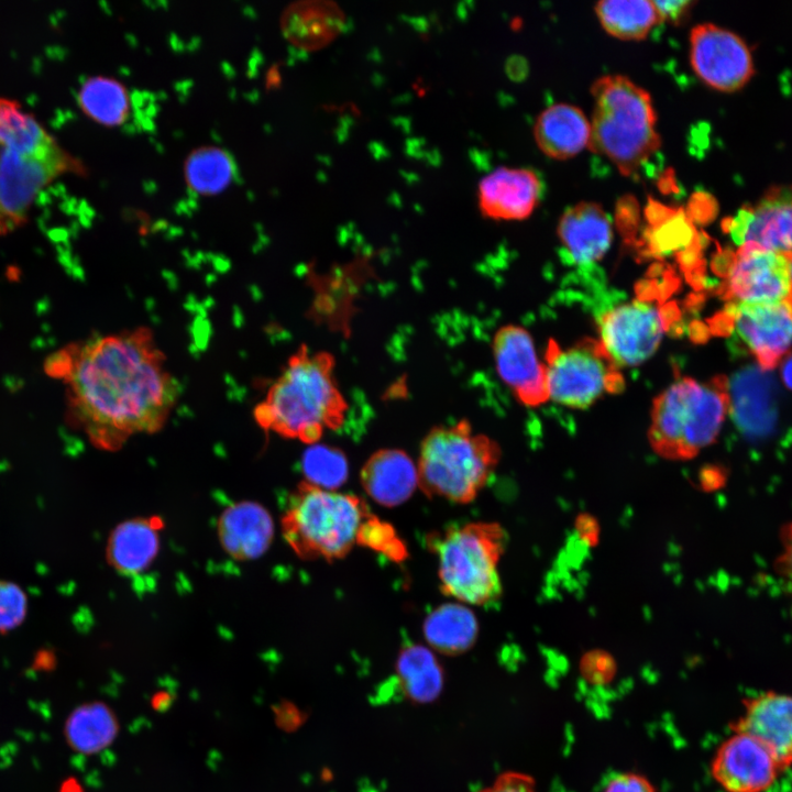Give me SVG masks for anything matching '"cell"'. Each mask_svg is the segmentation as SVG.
Masks as SVG:
<instances>
[{"mask_svg": "<svg viewBox=\"0 0 792 792\" xmlns=\"http://www.w3.org/2000/svg\"><path fill=\"white\" fill-rule=\"evenodd\" d=\"M396 673L404 694L415 703H430L441 692L442 668L425 646H406L398 654Z\"/></svg>", "mask_w": 792, "mask_h": 792, "instance_id": "4316f807", "label": "cell"}, {"mask_svg": "<svg viewBox=\"0 0 792 792\" xmlns=\"http://www.w3.org/2000/svg\"><path fill=\"white\" fill-rule=\"evenodd\" d=\"M727 268L724 296L732 302L789 300L787 255L747 243L730 254Z\"/></svg>", "mask_w": 792, "mask_h": 792, "instance_id": "4fadbf2b", "label": "cell"}, {"mask_svg": "<svg viewBox=\"0 0 792 792\" xmlns=\"http://www.w3.org/2000/svg\"><path fill=\"white\" fill-rule=\"evenodd\" d=\"M690 59L706 85L725 92L740 89L755 73L754 58L744 38L713 23L692 29Z\"/></svg>", "mask_w": 792, "mask_h": 792, "instance_id": "8fae6325", "label": "cell"}, {"mask_svg": "<svg viewBox=\"0 0 792 792\" xmlns=\"http://www.w3.org/2000/svg\"><path fill=\"white\" fill-rule=\"evenodd\" d=\"M492 343L496 371L516 398L527 406L548 400L546 366L538 360L528 331L507 324L496 331Z\"/></svg>", "mask_w": 792, "mask_h": 792, "instance_id": "2e32d148", "label": "cell"}, {"mask_svg": "<svg viewBox=\"0 0 792 792\" xmlns=\"http://www.w3.org/2000/svg\"><path fill=\"white\" fill-rule=\"evenodd\" d=\"M65 172L85 173V166L55 138L32 153L0 145V233L23 223L37 191Z\"/></svg>", "mask_w": 792, "mask_h": 792, "instance_id": "9c48e42d", "label": "cell"}, {"mask_svg": "<svg viewBox=\"0 0 792 792\" xmlns=\"http://www.w3.org/2000/svg\"><path fill=\"white\" fill-rule=\"evenodd\" d=\"M28 614V596L12 581L0 580V634L18 628Z\"/></svg>", "mask_w": 792, "mask_h": 792, "instance_id": "836d02e7", "label": "cell"}, {"mask_svg": "<svg viewBox=\"0 0 792 792\" xmlns=\"http://www.w3.org/2000/svg\"><path fill=\"white\" fill-rule=\"evenodd\" d=\"M780 542V552L774 561V568L792 590V522L784 525L781 529Z\"/></svg>", "mask_w": 792, "mask_h": 792, "instance_id": "74e56055", "label": "cell"}, {"mask_svg": "<svg viewBox=\"0 0 792 792\" xmlns=\"http://www.w3.org/2000/svg\"><path fill=\"white\" fill-rule=\"evenodd\" d=\"M591 94L594 110L587 147L609 158L623 175H634L661 145L650 95L622 75L598 78Z\"/></svg>", "mask_w": 792, "mask_h": 792, "instance_id": "3957f363", "label": "cell"}, {"mask_svg": "<svg viewBox=\"0 0 792 792\" xmlns=\"http://www.w3.org/2000/svg\"><path fill=\"white\" fill-rule=\"evenodd\" d=\"M729 409L727 380L675 381L653 400L649 440L661 457L685 460L718 436Z\"/></svg>", "mask_w": 792, "mask_h": 792, "instance_id": "277c9868", "label": "cell"}, {"mask_svg": "<svg viewBox=\"0 0 792 792\" xmlns=\"http://www.w3.org/2000/svg\"><path fill=\"white\" fill-rule=\"evenodd\" d=\"M788 262V279H789V301L792 302V254L787 255Z\"/></svg>", "mask_w": 792, "mask_h": 792, "instance_id": "b9f144b4", "label": "cell"}, {"mask_svg": "<svg viewBox=\"0 0 792 792\" xmlns=\"http://www.w3.org/2000/svg\"><path fill=\"white\" fill-rule=\"evenodd\" d=\"M119 725L113 712L103 703H86L68 716L65 738L74 750L92 755L108 747L117 736Z\"/></svg>", "mask_w": 792, "mask_h": 792, "instance_id": "83f0119b", "label": "cell"}, {"mask_svg": "<svg viewBox=\"0 0 792 792\" xmlns=\"http://www.w3.org/2000/svg\"><path fill=\"white\" fill-rule=\"evenodd\" d=\"M580 671L587 683L605 685L615 678L616 662L608 652L593 650L582 657Z\"/></svg>", "mask_w": 792, "mask_h": 792, "instance_id": "e575fe53", "label": "cell"}, {"mask_svg": "<svg viewBox=\"0 0 792 792\" xmlns=\"http://www.w3.org/2000/svg\"><path fill=\"white\" fill-rule=\"evenodd\" d=\"M429 646L443 654H460L475 642L479 625L474 613L464 605L447 603L436 607L424 622Z\"/></svg>", "mask_w": 792, "mask_h": 792, "instance_id": "484cf974", "label": "cell"}, {"mask_svg": "<svg viewBox=\"0 0 792 792\" xmlns=\"http://www.w3.org/2000/svg\"><path fill=\"white\" fill-rule=\"evenodd\" d=\"M219 537L224 549L238 559L261 556L273 538V522L258 504L244 502L228 508L219 521Z\"/></svg>", "mask_w": 792, "mask_h": 792, "instance_id": "603a6c76", "label": "cell"}, {"mask_svg": "<svg viewBox=\"0 0 792 792\" xmlns=\"http://www.w3.org/2000/svg\"><path fill=\"white\" fill-rule=\"evenodd\" d=\"M334 366L330 352L298 348L255 407L256 422L266 431L308 444L317 443L326 430L339 429L349 404Z\"/></svg>", "mask_w": 792, "mask_h": 792, "instance_id": "7a4b0ae2", "label": "cell"}, {"mask_svg": "<svg viewBox=\"0 0 792 792\" xmlns=\"http://www.w3.org/2000/svg\"><path fill=\"white\" fill-rule=\"evenodd\" d=\"M501 457L498 444L475 433L469 420L433 427L417 461L419 486L430 497L470 503L484 487Z\"/></svg>", "mask_w": 792, "mask_h": 792, "instance_id": "5b68a950", "label": "cell"}, {"mask_svg": "<svg viewBox=\"0 0 792 792\" xmlns=\"http://www.w3.org/2000/svg\"><path fill=\"white\" fill-rule=\"evenodd\" d=\"M726 229L738 246L751 243L792 254V185L770 187L757 202L744 206Z\"/></svg>", "mask_w": 792, "mask_h": 792, "instance_id": "5bb4252c", "label": "cell"}, {"mask_svg": "<svg viewBox=\"0 0 792 792\" xmlns=\"http://www.w3.org/2000/svg\"><path fill=\"white\" fill-rule=\"evenodd\" d=\"M59 792H81V791H80L79 784L76 781H73L72 779H69L62 783Z\"/></svg>", "mask_w": 792, "mask_h": 792, "instance_id": "60d3db41", "label": "cell"}, {"mask_svg": "<svg viewBox=\"0 0 792 792\" xmlns=\"http://www.w3.org/2000/svg\"><path fill=\"white\" fill-rule=\"evenodd\" d=\"M282 26L292 43L317 50L330 43L344 26V13L332 1H302L285 10Z\"/></svg>", "mask_w": 792, "mask_h": 792, "instance_id": "cb8c5ba5", "label": "cell"}, {"mask_svg": "<svg viewBox=\"0 0 792 792\" xmlns=\"http://www.w3.org/2000/svg\"><path fill=\"white\" fill-rule=\"evenodd\" d=\"M54 136L22 109L15 100L0 97V145L20 153H32Z\"/></svg>", "mask_w": 792, "mask_h": 792, "instance_id": "1f68e13d", "label": "cell"}, {"mask_svg": "<svg viewBox=\"0 0 792 792\" xmlns=\"http://www.w3.org/2000/svg\"><path fill=\"white\" fill-rule=\"evenodd\" d=\"M479 792H536V781L529 774L508 771L499 774L491 787Z\"/></svg>", "mask_w": 792, "mask_h": 792, "instance_id": "d590c367", "label": "cell"}, {"mask_svg": "<svg viewBox=\"0 0 792 792\" xmlns=\"http://www.w3.org/2000/svg\"><path fill=\"white\" fill-rule=\"evenodd\" d=\"M784 770L758 739L735 733L717 748L711 774L727 792H763Z\"/></svg>", "mask_w": 792, "mask_h": 792, "instance_id": "9a60e30c", "label": "cell"}, {"mask_svg": "<svg viewBox=\"0 0 792 792\" xmlns=\"http://www.w3.org/2000/svg\"><path fill=\"white\" fill-rule=\"evenodd\" d=\"M603 792H657L653 784L642 774L623 772L613 777Z\"/></svg>", "mask_w": 792, "mask_h": 792, "instance_id": "8d00e7d4", "label": "cell"}, {"mask_svg": "<svg viewBox=\"0 0 792 792\" xmlns=\"http://www.w3.org/2000/svg\"><path fill=\"white\" fill-rule=\"evenodd\" d=\"M660 21H679L692 4L690 1H652Z\"/></svg>", "mask_w": 792, "mask_h": 792, "instance_id": "f35d334b", "label": "cell"}, {"mask_svg": "<svg viewBox=\"0 0 792 792\" xmlns=\"http://www.w3.org/2000/svg\"><path fill=\"white\" fill-rule=\"evenodd\" d=\"M595 11L605 31L622 40H642L660 22L652 1H601Z\"/></svg>", "mask_w": 792, "mask_h": 792, "instance_id": "f546056e", "label": "cell"}, {"mask_svg": "<svg viewBox=\"0 0 792 792\" xmlns=\"http://www.w3.org/2000/svg\"><path fill=\"white\" fill-rule=\"evenodd\" d=\"M762 370H772L792 345V302H730L723 317Z\"/></svg>", "mask_w": 792, "mask_h": 792, "instance_id": "7c38bea8", "label": "cell"}, {"mask_svg": "<svg viewBox=\"0 0 792 792\" xmlns=\"http://www.w3.org/2000/svg\"><path fill=\"white\" fill-rule=\"evenodd\" d=\"M54 364L68 387L73 421L99 449L116 450L135 435L160 430L178 396L147 328L73 345Z\"/></svg>", "mask_w": 792, "mask_h": 792, "instance_id": "6da1fadb", "label": "cell"}, {"mask_svg": "<svg viewBox=\"0 0 792 792\" xmlns=\"http://www.w3.org/2000/svg\"><path fill=\"white\" fill-rule=\"evenodd\" d=\"M729 409L738 428L749 435L769 431L777 416L776 389L762 369H746L727 381Z\"/></svg>", "mask_w": 792, "mask_h": 792, "instance_id": "ffe728a7", "label": "cell"}, {"mask_svg": "<svg viewBox=\"0 0 792 792\" xmlns=\"http://www.w3.org/2000/svg\"><path fill=\"white\" fill-rule=\"evenodd\" d=\"M781 374L785 386L792 389V354L782 363Z\"/></svg>", "mask_w": 792, "mask_h": 792, "instance_id": "ab89813d", "label": "cell"}, {"mask_svg": "<svg viewBox=\"0 0 792 792\" xmlns=\"http://www.w3.org/2000/svg\"><path fill=\"white\" fill-rule=\"evenodd\" d=\"M429 539L446 595L472 605H486L499 598L497 565L506 544V534L499 525L470 522L450 527Z\"/></svg>", "mask_w": 792, "mask_h": 792, "instance_id": "52a82bcc", "label": "cell"}, {"mask_svg": "<svg viewBox=\"0 0 792 792\" xmlns=\"http://www.w3.org/2000/svg\"><path fill=\"white\" fill-rule=\"evenodd\" d=\"M564 254L578 265L593 264L608 250L612 226L604 209L595 202H579L569 208L558 224Z\"/></svg>", "mask_w": 792, "mask_h": 792, "instance_id": "d6986e66", "label": "cell"}, {"mask_svg": "<svg viewBox=\"0 0 792 792\" xmlns=\"http://www.w3.org/2000/svg\"><path fill=\"white\" fill-rule=\"evenodd\" d=\"M158 529L154 519H132L119 525L108 541L109 562L123 574L143 571L157 553Z\"/></svg>", "mask_w": 792, "mask_h": 792, "instance_id": "d4e9b609", "label": "cell"}, {"mask_svg": "<svg viewBox=\"0 0 792 792\" xmlns=\"http://www.w3.org/2000/svg\"><path fill=\"white\" fill-rule=\"evenodd\" d=\"M372 517L358 496L301 484L283 517V532L304 559L336 560L360 543Z\"/></svg>", "mask_w": 792, "mask_h": 792, "instance_id": "8992f818", "label": "cell"}, {"mask_svg": "<svg viewBox=\"0 0 792 792\" xmlns=\"http://www.w3.org/2000/svg\"><path fill=\"white\" fill-rule=\"evenodd\" d=\"M539 194L540 182L535 172L499 167L480 182L479 207L493 220H522L534 211Z\"/></svg>", "mask_w": 792, "mask_h": 792, "instance_id": "ac0fdd59", "label": "cell"}, {"mask_svg": "<svg viewBox=\"0 0 792 792\" xmlns=\"http://www.w3.org/2000/svg\"><path fill=\"white\" fill-rule=\"evenodd\" d=\"M301 459L306 483L327 491H334L348 477V460L338 448L327 444H309Z\"/></svg>", "mask_w": 792, "mask_h": 792, "instance_id": "d6a6232c", "label": "cell"}, {"mask_svg": "<svg viewBox=\"0 0 792 792\" xmlns=\"http://www.w3.org/2000/svg\"><path fill=\"white\" fill-rule=\"evenodd\" d=\"M544 366L549 398L572 408H585L625 387L619 367L598 339L584 338L566 349L550 340Z\"/></svg>", "mask_w": 792, "mask_h": 792, "instance_id": "ba28073f", "label": "cell"}, {"mask_svg": "<svg viewBox=\"0 0 792 792\" xmlns=\"http://www.w3.org/2000/svg\"><path fill=\"white\" fill-rule=\"evenodd\" d=\"M534 135L538 147L548 157L566 160L588 146L591 123L578 107L557 103L539 114Z\"/></svg>", "mask_w": 792, "mask_h": 792, "instance_id": "7402d4cb", "label": "cell"}, {"mask_svg": "<svg viewBox=\"0 0 792 792\" xmlns=\"http://www.w3.org/2000/svg\"><path fill=\"white\" fill-rule=\"evenodd\" d=\"M744 713L730 727L762 743L787 769L792 766V694L768 691L743 701Z\"/></svg>", "mask_w": 792, "mask_h": 792, "instance_id": "e0dca14e", "label": "cell"}, {"mask_svg": "<svg viewBox=\"0 0 792 792\" xmlns=\"http://www.w3.org/2000/svg\"><path fill=\"white\" fill-rule=\"evenodd\" d=\"M185 179L196 194L215 195L226 189L235 176V163L228 151L201 146L185 161Z\"/></svg>", "mask_w": 792, "mask_h": 792, "instance_id": "4dcf8cb0", "label": "cell"}, {"mask_svg": "<svg viewBox=\"0 0 792 792\" xmlns=\"http://www.w3.org/2000/svg\"><path fill=\"white\" fill-rule=\"evenodd\" d=\"M361 484L376 503L397 506L419 486L417 464L400 449L377 450L361 470Z\"/></svg>", "mask_w": 792, "mask_h": 792, "instance_id": "44dd1931", "label": "cell"}, {"mask_svg": "<svg viewBox=\"0 0 792 792\" xmlns=\"http://www.w3.org/2000/svg\"><path fill=\"white\" fill-rule=\"evenodd\" d=\"M79 106L96 122L116 127L130 113V96L125 86L108 76H91L80 86Z\"/></svg>", "mask_w": 792, "mask_h": 792, "instance_id": "f1b7e54d", "label": "cell"}, {"mask_svg": "<svg viewBox=\"0 0 792 792\" xmlns=\"http://www.w3.org/2000/svg\"><path fill=\"white\" fill-rule=\"evenodd\" d=\"M668 324L669 318L662 308L635 299L601 315L598 340L618 367L634 366L657 351Z\"/></svg>", "mask_w": 792, "mask_h": 792, "instance_id": "30bf717a", "label": "cell"}]
</instances>
